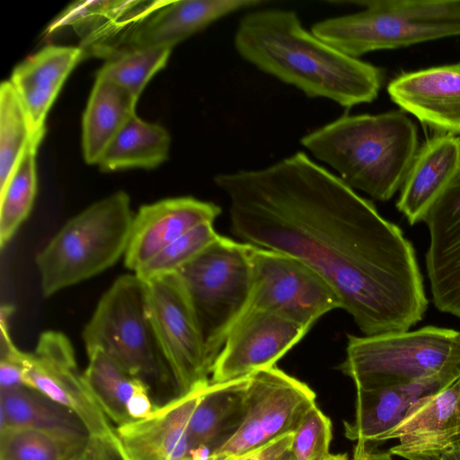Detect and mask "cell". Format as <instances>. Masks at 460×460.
Masks as SVG:
<instances>
[{
	"instance_id": "6da1fadb",
	"label": "cell",
	"mask_w": 460,
	"mask_h": 460,
	"mask_svg": "<svg viewBox=\"0 0 460 460\" xmlns=\"http://www.w3.org/2000/svg\"><path fill=\"white\" fill-rule=\"evenodd\" d=\"M232 232L317 272L365 335L409 331L428 307L411 242L375 206L304 152L219 173Z\"/></svg>"
},
{
	"instance_id": "7a4b0ae2",
	"label": "cell",
	"mask_w": 460,
	"mask_h": 460,
	"mask_svg": "<svg viewBox=\"0 0 460 460\" xmlns=\"http://www.w3.org/2000/svg\"><path fill=\"white\" fill-rule=\"evenodd\" d=\"M238 54L261 71L349 109L373 102L384 81L381 68L345 55L305 30L294 11L261 9L236 29Z\"/></svg>"
},
{
	"instance_id": "3957f363",
	"label": "cell",
	"mask_w": 460,
	"mask_h": 460,
	"mask_svg": "<svg viewBox=\"0 0 460 460\" xmlns=\"http://www.w3.org/2000/svg\"><path fill=\"white\" fill-rule=\"evenodd\" d=\"M300 142L349 187L381 201L402 188L419 149L416 126L402 111L344 114Z\"/></svg>"
},
{
	"instance_id": "277c9868",
	"label": "cell",
	"mask_w": 460,
	"mask_h": 460,
	"mask_svg": "<svg viewBox=\"0 0 460 460\" xmlns=\"http://www.w3.org/2000/svg\"><path fill=\"white\" fill-rule=\"evenodd\" d=\"M135 214L130 198L119 190L69 219L37 254L42 295L93 278L125 255Z\"/></svg>"
},
{
	"instance_id": "5b68a950",
	"label": "cell",
	"mask_w": 460,
	"mask_h": 460,
	"mask_svg": "<svg viewBox=\"0 0 460 460\" xmlns=\"http://www.w3.org/2000/svg\"><path fill=\"white\" fill-rule=\"evenodd\" d=\"M359 12L314 23L311 31L352 58L460 36V0L350 1Z\"/></svg>"
},
{
	"instance_id": "8992f818",
	"label": "cell",
	"mask_w": 460,
	"mask_h": 460,
	"mask_svg": "<svg viewBox=\"0 0 460 460\" xmlns=\"http://www.w3.org/2000/svg\"><path fill=\"white\" fill-rule=\"evenodd\" d=\"M340 370L356 388L411 384L438 374L460 376V331L426 326L415 331L348 335Z\"/></svg>"
},
{
	"instance_id": "52a82bcc",
	"label": "cell",
	"mask_w": 460,
	"mask_h": 460,
	"mask_svg": "<svg viewBox=\"0 0 460 460\" xmlns=\"http://www.w3.org/2000/svg\"><path fill=\"white\" fill-rule=\"evenodd\" d=\"M252 247V244L220 235L177 272L212 368L230 331L250 301Z\"/></svg>"
},
{
	"instance_id": "ba28073f",
	"label": "cell",
	"mask_w": 460,
	"mask_h": 460,
	"mask_svg": "<svg viewBox=\"0 0 460 460\" xmlns=\"http://www.w3.org/2000/svg\"><path fill=\"white\" fill-rule=\"evenodd\" d=\"M82 337L86 350L102 349L150 388L174 385L147 314L146 284L135 273L119 276L106 290Z\"/></svg>"
},
{
	"instance_id": "9c48e42d",
	"label": "cell",
	"mask_w": 460,
	"mask_h": 460,
	"mask_svg": "<svg viewBox=\"0 0 460 460\" xmlns=\"http://www.w3.org/2000/svg\"><path fill=\"white\" fill-rule=\"evenodd\" d=\"M316 394L305 383L276 366L249 376L243 419L236 431L211 458L238 457L294 432Z\"/></svg>"
},
{
	"instance_id": "30bf717a",
	"label": "cell",
	"mask_w": 460,
	"mask_h": 460,
	"mask_svg": "<svg viewBox=\"0 0 460 460\" xmlns=\"http://www.w3.org/2000/svg\"><path fill=\"white\" fill-rule=\"evenodd\" d=\"M147 314L177 396L210 384L212 367L177 273L145 282Z\"/></svg>"
},
{
	"instance_id": "8fae6325",
	"label": "cell",
	"mask_w": 460,
	"mask_h": 460,
	"mask_svg": "<svg viewBox=\"0 0 460 460\" xmlns=\"http://www.w3.org/2000/svg\"><path fill=\"white\" fill-rule=\"evenodd\" d=\"M251 263L252 287L244 314L268 311L310 329L324 314L341 308L329 284L295 257L252 245Z\"/></svg>"
},
{
	"instance_id": "7c38bea8",
	"label": "cell",
	"mask_w": 460,
	"mask_h": 460,
	"mask_svg": "<svg viewBox=\"0 0 460 460\" xmlns=\"http://www.w3.org/2000/svg\"><path fill=\"white\" fill-rule=\"evenodd\" d=\"M24 385L73 411L92 438L116 444L115 428L80 373L73 345L63 332H43L35 349L25 352Z\"/></svg>"
},
{
	"instance_id": "4fadbf2b",
	"label": "cell",
	"mask_w": 460,
	"mask_h": 460,
	"mask_svg": "<svg viewBox=\"0 0 460 460\" xmlns=\"http://www.w3.org/2000/svg\"><path fill=\"white\" fill-rule=\"evenodd\" d=\"M308 330L271 312L245 313L230 331L214 364L210 383L228 382L275 366Z\"/></svg>"
},
{
	"instance_id": "5bb4252c",
	"label": "cell",
	"mask_w": 460,
	"mask_h": 460,
	"mask_svg": "<svg viewBox=\"0 0 460 460\" xmlns=\"http://www.w3.org/2000/svg\"><path fill=\"white\" fill-rule=\"evenodd\" d=\"M391 439L399 443L389 453L407 460H436L446 449L460 444V376L418 400L377 443Z\"/></svg>"
},
{
	"instance_id": "9a60e30c",
	"label": "cell",
	"mask_w": 460,
	"mask_h": 460,
	"mask_svg": "<svg viewBox=\"0 0 460 460\" xmlns=\"http://www.w3.org/2000/svg\"><path fill=\"white\" fill-rule=\"evenodd\" d=\"M426 267L432 300L443 313L460 318V172L428 209Z\"/></svg>"
},
{
	"instance_id": "2e32d148",
	"label": "cell",
	"mask_w": 460,
	"mask_h": 460,
	"mask_svg": "<svg viewBox=\"0 0 460 460\" xmlns=\"http://www.w3.org/2000/svg\"><path fill=\"white\" fill-rule=\"evenodd\" d=\"M208 386L176 396L147 419L115 428L121 460H190L188 426Z\"/></svg>"
},
{
	"instance_id": "e0dca14e",
	"label": "cell",
	"mask_w": 460,
	"mask_h": 460,
	"mask_svg": "<svg viewBox=\"0 0 460 460\" xmlns=\"http://www.w3.org/2000/svg\"><path fill=\"white\" fill-rule=\"evenodd\" d=\"M402 111L440 134H460V61L402 73L387 86Z\"/></svg>"
},
{
	"instance_id": "ac0fdd59",
	"label": "cell",
	"mask_w": 460,
	"mask_h": 460,
	"mask_svg": "<svg viewBox=\"0 0 460 460\" xmlns=\"http://www.w3.org/2000/svg\"><path fill=\"white\" fill-rule=\"evenodd\" d=\"M221 214V208L193 197H176L143 205L135 214L124 255L126 268L135 272L169 243Z\"/></svg>"
},
{
	"instance_id": "d6986e66",
	"label": "cell",
	"mask_w": 460,
	"mask_h": 460,
	"mask_svg": "<svg viewBox=\"0 0 460 460\" xmlns=\"http://www.w3.org/2000/svg\"><path fill=\"white\" fill-rule=\"evenodd\" d=\"M459 376L438 374L407 385L356 388L355 416L352 421H344L345 437L359 445L377 443L403 420L418 400L439 391Z\"/></svg>"
},
{
	"instance_id": "ffe728a7",
	"label": "cell",
	"mask_w": 460,
	"mask_h": 460,
	"mask_svg": "<svg viewBox=\"0 0 460 460\" xmlns=\"http://www.w3.org/2000/svg\"><path fill=\"white\" fill-rule=\"evenodd\" d=\"M460 172V137L438 134L428 139L409 168L396 204L411 225L423 220L437 198Z\"/></svg>"
},
{
	"instance_id": "44dd1931",
	"label": "cell",
	"mask_w": 460,
	"mask_h": 460,
	"mask_svg": "<svg viewBox=\"0 0 460 460\" xmlns=\"http://www.w3.org/2000/svg\"><path fill=\"white\" fill-rule=\"evenodd\" d=\"M259 0L166 1L128 36L124 49L169 47L236 11L263 4Z\"/></svg>"
},
{
	"instance_id": "7402d4cb",
	"label": "cell",
	"mask_w": 460,
	"mask_h": 460,
	"mask_svg": "<svg viewBox=\"0 0 460 460\" xmlns=\"http://www.w3.org/2000/svg\"><path fill=\"white\" fill-rule=\"evenodd\" d=\"M84 54L80 46L48 45L13 69L9 81L30 117L35 134L44 136L48 112Z\"/></svg>"
},
{
	"instance_id": "603a6c76",
	"label": "cell",
	"mask_w": 460,
	"mask_h": 460,
	"mask_svg": "<svg viewBox=\"0 0 460 460\" xmlns=\"http://www.w3.org/2000/svg\"><path fill=\"white\" fill-rule=\"evenodd\" d=\"M248 377L208 385L189 422L190 449L207 446L214 452L236 431L244 416Z\"/></svg>"
},
{
	"instance_id": "cb8c5ba5",
	"label": "cell",
	"mask_w": 460,
	"mask_h": 460,
	"mask_svg": "<svg viewBox=\"0 0 460 460\" xmlns=\"http://www.w3.org/2000/svg\"><path fill=\"white\" fill-rule=\"evenodd\" d=\"M137 102L130 92L103 76H96L83 116L84 161L98 164L111 142L136 114Z\"/></svg>"
},
{
	"instance_id": "d4e9b609",
	"label": "cell",
	"mask_w": 460,
	"mask_h": 460,
	"mask_svg": "<svg viewBox=\"0 0 460 460\" xmlns=\"http://www.w3.org/2000/svg\"><path fill=\"white\" fill-rule=\"evenodd\" d=\"M0 411V429L22 427L69 439L91 438L87 429L73 411L26 385L1 389Z\"/></svg>"
},
{
	"instance_id": "484cf974",
	"label": "cell",
	"mask_w": 460,
	"mask_h": 460,
	"mask_svg": "<svg viewBox=\"0 0 460 460\" xmlns=\"http://www.w3.org/2000/svg\"><path fill=\"white\" fill-rule=\"evenodd\" d=\"M170 143V135L163 126L135 114L111 142L98 165L103 172L152 169L167 159Z\"/></svg>"
},
{
	"instance_id": "4316f807",
	"label": "cell",
	"mask_w": 460,
	"mask_h": 460,
	"mask_svg": "<svg viewBox=\"0 0 460 460\" xmlns=\"http://www.w3.org/2000/svg\"><path fill=\"white\" fill-rule=\"evenodd\" d=\"M86 351L88 366L83 374L100 407L117 427L132 422L128 413L130 402L139 393L151 388L130 376L102 349Z\"/></svg>"
},
{
	"instance_id": "83f0119b",
	"label": "cell",
	"mask_w": 460,
	"mask_h": 460,
	"mask_svg": "<svg viewBox=\"0 0 460 460\" xmlns=\"http://www.w3.org/2000/svg\"><path fill=\"white\" fill-rule=\"evenodd\" d=\"M16 91L4 81L0 86V190L15 170L27 147L41 142Z\"/></svg>"
},
{
	"instance_id": "f1b7e54d",
	"label": "cell",
	"mask_w": 460,
	"mask_h": 460,
	"mask_svg": "<svg viewBox=\"0 0 460 460\" xmlns=\"http://www.w3.org/2000/svg\"><path fill=\"white\" fill-rule=\"evenodd\" d=\"M29 145L5 186L0 190V245L3 248L28 217L37 192L36 154Z\"/></svg>"
},
{
	"instance_id": "f546056e",
	"label": "cell",
	"mask_w": 460,
	"mask_h": 460,
	"mask_svg": "<svg viewBox=\"0 0 460 460\" xmlns=\"http://www.w3.org/2000/svg\"><path fill=\"white\" fill-rule=\"evenodd\" d=\"M0 460H71L89 444L31 428L0 429Z\"/></svg>"
},
{
	"instance_id": "4dcf8cb0",
	"label": "cell",
	"mask_w": 460,
	"mask_h": 460,
	"mask_svg": "<svg viewBox=\"0 0 460 460\" xmlns=\"http://www.w3.org/2000/svg\"><path fill=\"white\" fill-rule=\"evenodd\" d=\"M172 49L169 47L122 49L106 58L97 75L116 83L138 99L153 75L166 66Z\"/></svg>"
},
{
	"instance_id": "1f68e13d",
	"label": "cell",
	"mask_w": 460,
	"mask_h": 460,
	"mask_svg": "<svg viewBox=\"0 0 460 460\" xmlns=\"http://www.w3.org/2000/svg\"><path fill=\"white\" fill-rule=\"evenodd\" d=\"M219 236L212 222L203 223L169 243L133 273L144 282L177 273Z\"/></svg>"
},
{
	"instance_id": "d6a6232c",
	"label": "cell",
	"mask_w": 460,
	"mask_h": 460,
	"mask_svg": "<svg viewBox=\"0 0 460 460\" xmlns=\"http://www.w3.org/2000/svg\"><path fill=\"white\" fill-rule=\"evenodd\" d=\"M332 438L331 420L314 405L296 428L290 453L294 460H325L331 455Z\"/></svg>"
},
{
	"instance_id": "836d02e7",
	"label": "cell",
	"mask_w": 460,
	"mask_h": 460,
	"mask_svg": "<svg viewBox=\"0 0 460 460\" xmlns=\"http://www.w3.org/2000/svg\"><path fill=\"white\" fill-rule=\"evenodd\" d=\"M293 435L294 432L282 435L238 456L236 460H280L290 452Z\"/></svg>"
},
{
	"instance_id": "e575fe53",
	"label": "cell",
	"mask_w": 460,
	"mask_h": 460,
	"mask_svg": "<svg viewBox=\"0 0 460 460\" xmlns=\"http://www.w3.org/2000/svg\"><path fill=\"white\" fill-rule=\"evenodd\" d=\"M91 460H121L115 447L109 442L92 438Z\"/></svg>"
},
{
	"instance_id": "d590c367",
	"label": "cell",
	"mask_w": 460,
	"mask_h": 460,
	"mask_svg": "<svg viewBox=\"0 0 460 460\" xmlns=\"http://www.w3.org/2000/svg\"><path fill=\"white\" fill-rule=\"evenodd\" d=\"M351 460H393V458L389 451H376L368 445L356 444Z\"/></svg>"
},
{
	"instance_id": "8d00e7d4",
	"label": "cell",
	"mask_w": 460,
	"mask_h": 460,
	"mask_svg": "<svg viewBox=\"0 0 460 460\" xmlns=\"http://www.w3.org/2000/svg\"><path fill=\"white\" fill-rule=\"evenodd\" d=\"M436 460H460V444L446 449Z\"/></svg>"
},
{
	"instance_id": "74e56055",
	"label": "cell",
	"mask_w": 460,
	"mask_h": 460,
	"mask_svg": "<svg viewBox=\"0 0 460 460\" xmlns=\"http://www.w3.org/2000/svg\"><path fill=\"white\" fill-rule=\"evenodd\" d=\"M92 458V439L86 447L71 460H91Z\"/></svg>"
},
{
	"instance_id": "f35d334b",
	"label": "cell",
	"mask_w": 460,
	"mask_h": 460,
	"mask_svg": "<svg viewBox=\"0 0 460 460\" xmlns=\"http://www.w3.org/2000/svg\"><path fill=\"white\" fill-rule=\"evenodd\" d=\"M325 460H349L347 454H331Z\"/></svg>"
},
{
	"instance_id": "ab89813d",
	"label": "cell",
	"mask_w": 460,
	"mask_h": 460,
	"mask_svg": "<svg viewBox=\"0 0 460 460\" xmlns=\"http://www.w3.org/2000/svg\"><path fill=\"white\" fill-rule=\"evenodd\" d=\"M280 460H294V457L291 455V453L289 452L283 458H281Z\"/></svg>"
}]
</instances>
